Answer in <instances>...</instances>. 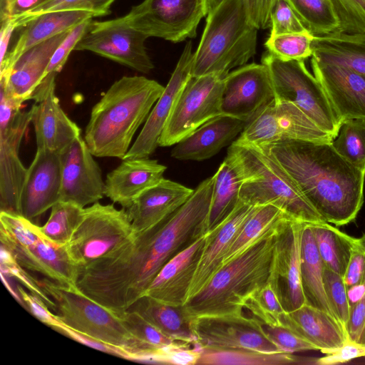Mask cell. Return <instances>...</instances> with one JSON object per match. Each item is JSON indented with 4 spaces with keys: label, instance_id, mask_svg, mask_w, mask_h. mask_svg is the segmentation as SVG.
<instances>
[{
    "label": "cell",
    "instance_id": "cell-1",
    "mask_svg": "<svg viewBox=\"0 0 365 365\" xmlns=\"http://www.w3.org/2000/svg\"><path fill=\"white\" fill-rule=\"evenodd\" d=\"M262 146L327 222L342 226L356 219L364 202L365 172L343 158L331 142L286 140Z\"/></svg>",
    "mask_w": 365,
    "mask_h": 365
},
{
    "label": "cell",
    "instance_id": "cell-2",
    "mask_svg": "<svg viewBox=\"0 0 365 365\" xmlns=\"http://www.w3.org/2000/svg\"><path fill=\"white\" fill-rule=\"evenodd\" d=\"M164 89L143 76L115 81L92 108L84 135L91 153L123 160Z\"/></svg>",
    "mask_w": 365,
    "mask_h": 365
},
{
    "label": "cell",
    "instance_id": "cell-3",
    "mask_svg": "<svg viewBox=\"0 0 365 365\" xmlns=\"http://www.w3.org/2000/svg\"><path fill=\"white\" fill-rule=\"evenodd\" d=\"M282 217L246 250L225 263L210 281L183 304L191 319L243 314L249 297L271 274L276 237Z\"/></svg>",
    "mask_w": 365,
    "mask_h": 365
},
{
    "label": "cell",
    "instance_id": "cell-4",
    "mask_svg": "<svg viewBox=\"0 0 365 365\" xmlns=\"http://www.w3.org/2000/svg\"><path fill=\"white\" fill-rule=\"evenodd\" d=\"M227 156L242 177L240 200L242 202L252 206L274 205L306 223L327 222L265 147L235 140Z\"/></svg>",
    "mask_w": 365,
    "mask_h": 365
},
{
    "label": "cell",
    "instance_id": "cell-5",
    "mask_svg": "<svg viewBox=\"0 0 365 365\" xmlns=\"http://www.w3.org/2000/svg\"><path fill=\"white\" fill-rule=\"evenodd\" d=\"M257 30L248 19L243 0H223L206 16L193 53L192 76L225 77L231 69L247 64L256 53Z\"/></svg>",
    "mask_w": 365,
    "mask_h": 365
},
{
    "label": "cell",
    "instance_id": "cell-6",
    "mask_svg": "<svg viewBox=\"0 0 365 365\" xmlns=\"http://www.w3.org/2000/svg\"><path fill=\"white\" fill-rule=\"evenodd\" d=\"M1 246L19 265L40 274L65 288L78 290V267L69 257L66 245L46 237L40 226L21 215L3 212L0 217Z\"/></svg>",
    "mask_w": 365,
    "mask_h": 365
},
{
    "label": "cell",
    "instance_id": "cell-7",
    "mask_svg": "<svg viewBox=\"0 0 365 365\" xmlns=\"http://www.w3.org/2000/svg\"><path fill=\"white\" fill-rule=\"evenodd\" d=\"M45 292L56 303L61 322L83 334L128 351L130 360L149 351L125 328L114 313L79 292L49 279H41Z\"/></svg>",
    "mask_w": 365,
    "mask_h": 365
},
{
    "label": "cell",
    "instance_id": "cell-8",
    "mask_svg": "<svg viewBox=\"0 0 365 365\" xmlns=\"http://www.w3.org/2000/svg\"><path fill=\"white\" fill-rule=\"evenodd\" d=\"M262 63L269 71L275 96L295 104L334 139L341 121L304 60L282 61L267 52Z\"/></svg>",
    "mask_w": 365,
    "mask_h": 365
},
{
    "label": "cell",
    "instance_id": "cell-9",
    "mask_svg": "<svg viewBox=\"0 0 365 365\" xmlns=\"http://www.w3.org/2000/svg\"><path fill=\"white\" fill-rule=\"evenodd\" d=\"M133 234L126 210L97 202L84 207L66 248L81 268L108 254Z\"/></svg>",
    "mask_w": 365,
    "mask_h": 365
},
{
    "label": "cell",
    "instance_id": "cell-10",
    "mask_svg": "<svg viewBox=\"0 0 365 365\" xmlns=\"http://www.w3.org/2000/svg\"><path fill=\"white\" fill-rule=\"evenodd\" d=\"M210 11V0H143L123 18L148 38L179 43L196 36L200 21Z\"/></svg>",
    "mask_w": 365,
    "mask_h": 365
},
{
    "label": "cell",
    "instance_id": "cell-11",
    "mask_svg": "<svg viewBox=\"0 0 365 365\" xmlns=\"http://www.w3.org/2000/svg\"><path fill=\"white\" fill-rule=\"evenodd\" d=\"M224 78L217 73L190 77L176 101L159 146L175 145L210 119L222 114Z\"/></svg>",
    "mask_w": 365,
    "mask_h": 365
},
{
    "label": "cell",
    "instance_id": "cell-12",
    "mask_svg": "<svg viewBox=\"0 0 365 365\" xmlns=\"http://www.w3.org/2000/svg\"><path fill=\"white\" fill-rule=\"evenodd\" d=\"M237 140L265 145L286 140L331 143L334 139L295 104L275 96L247 124Z\"/></svg>",
    "mask_w": 365,
    "mask_h": 365
},
{
    "label": "cell",
    "instance_id": "cell-13",
    "mask_svg": "<svg viewBox=\"0 0 365 365\" xmlns=\"http://www.w3.org/2000/svg\"><path fill=\"white\" fill-rule=\"evenodd\" d=\"M148 37L131 27L123 16L106 21H91L74 51H88L148 73L154 68L146 48Z\"/></svg>",
    "mask_w": 365,
    "mask_h": 365
},
{
    "label": "cell",
    "instance_id": "cell-14",
    "mask_svg": "<svg viewBox=\"0 0 365 365\" xmlns=\"http://www.w3.org/2000/svg\"><path fill=\"white\" fill-rule=\"evenodd\" d=\"M191 325L197 339L195 346L200 349L283 352L267 337L262 324L251 315L201 316L192 319Z\"/></svg>",
    "mask_w": 365,
    "mask_h": 365
},
{
    "label": "cell",
    "instance_id": "cell-15",
    "mask_svg": "<svg viewBox=\"0 0 365 365\" xmlns=\"http://www.w3.org/2000/svg\"><path fill=\"white\" fill-rule=\"evenodd\" d=\"M32 121V109L0 112V210L21 213L20 196L27 168L19 158L22 139Z\"/></svg>",
    "mask_w": 365,
    "mask_h": 365
},
{
    "label": "cell",
    "instance_id": "cell-16",
    "mask_svg": "<svg viewBox=\"0 0 365 365\" xmlns=\"http://www.w3.org/2000/svg\"><path fill=\"white\" fill-rule=\"evenodd\" d=\"M223 81L222 113L247 123L275 98L269 71L262 63L238 67Z\"/></svg>",
    "mask_w": 365,
    "mask_h": 365
},
{
    "label": "cell",
    "instance_id": "cell-17",
    "mask_svg": "<svg viewBox=\"0 0 365 365\" xmlns=\"http://www.w3.org/2000/svg\"><path fill=\"white\" fill-rule=\"evenodd\" d=\"M305 223L287 217L276 237L270 277L277 286L285 312L306 304L301 282V242Z\"/></svg>",
    "mask_w": 365,
    "mask_h": 365
},
{
    "label": "cell",
    "instance_id": "cell-18",
    "mask_svg": "<svg viewBox=\"0 0 365 365\" xmlns=\"http://www.w3.org/2000/svg\"><path fill=\"white\" fill-rule=\"evenodd\" d=\"M60 155L61 185L58 201L85 207L101 200L105 196V181L84 138L78 137Z\"/></svg>",
    "mask_w": 365,
    "mask_h": 365
},
{
    "label": "cell",
    "instance_id": "cell-19",
    "mask_svg": "<svg viewBox=\"0 0 365 365\" xmlns=\"http://www.w3.org/2000/svg\"><path fill=\"white\" fill-rule=\"evenodd\" d=\"M191 41L185 44L162 95L153 107L141 131L123 159L149 158L159 146L160 138L176 101L192 76L194 53Z\"/></svg>",
    "mask_w": 365,
    "mask_h": 365
},
{
    "label": "cell",
    "instance_id": "cell-20",
    "mask_svg": "<svg viewBox=\"0 0 365 365\" xmlns=\"http://www.w3.org/2000/svg\"><path fill=\"white\" fill-rule=\"evenodd\" d=\"M61 185L60 153L37 149L21 187V215L34 222L59 200Z\"/></svg>",
    "mask_w": 365,
    "mask_h": 365
},
{
    "label": "cell",
    "instance_id": "cell-21",
    "mask_svg": "<svg viewBox=\"0 0 365 365\" xmlns=\"http://www.w3.org/2000/svg\"><path fill=\"white\" fill-rule=\"evenodd\" d=\"M314 76L342 122L365 118V76L347 67L311 56Z\"/></svg>",
    "mask_w": 365,
    "mask_h": 365
},
{
    "label": "cell",
    "instance_id": "cell-22",
    "mask_svg": "<svg viewBox=\"0 0 365 365\" xmlns=\"http://www.w3.org/2000/svg\"><path fill=\"white\" fill-rule=\"evenodd\" d=\"M32 109V121L37 149L61 153L81 135L79 127L61 108L56 95V81L36 93Z\"/></svg>",
    "mask_w": 365,
    "mask_h": 365
},
{
    "label": "cell",
    "instance_id": "cell-23",
    "mask_svg": "<svg viewBox=\"0 0 365 365\" xmlns=\"http://www.w3.org/2000/svg\"><path fill=\"white\" fill-rule=\"evenodd\" d=\"M256 207L239 200L231 214L216 228L206 234L203 252L187 299L197 293L222 267L226 254Z\"/></svg>",
    "mask_w": 365,
    "mask_h": 365
},
{
    "label": "cell",
    "instance_id": "cell-24",
    "mask_svg": "<svg viewBox=\"0 0 365 365\" xmlns=\"http://www.w3.org/2000/svg\"><path fill=\"white\" fill-rule=\"evenodd\" d=\"M206 235L169 260L155 276L145 295L175 306L185 304L203 252Z\"/></svg>",
    "mask_w": 365,
    "mask_h": 365
},
{
    "label": "cell",
    "instance_id": "cell-25",
    "mask_svg": "<svg viewBox=\"0 0 365 365\" xmlns=\"http://www.w3.org/2000/svg\"><path fill=\"white\" fill-rule=\"evenodd\" d=\"M193 192L192 189L165 178L145 190L125 208L133 233L150 229L169 217Z\"/></svg>",
    "mask_w": 365,
    "mask_h": 365
},
{
    "label": "cell",
    "instance_id": "cell-26",
    "mask_svg": "<svg viewBox=\"0 0 365 365\" xmlns=\"http://www.w3.org/2000/svg\"><path fill=\"white\" fill-rule=\"evenodd\" d=\"M247 122L226 114L214 117L175 144L171 156L180 160L202 161L219 153L243 131Z\"/></svg>",
    "mask_w": 365,
    "mask_h": 365
},
{
    "label": "cell",
    "instance_id": "cell-27",
    "mask_svg": "<svg viewBox=\"0 0 365 365\" xmlns=\"http://www.w3.org/2000/svg\"><path fill=\"white\" fill-rule=\"evenodd\" d=\"M166 168L149 158L123 159L107 174L105 196L125 209L142 192L159 183Z\"/></svg>",
    "mask_w": 365,
    "mask_h": 365
},
{
    "label": "cell",
    "instance_id": "cell-28",
    "mask_svg": "<svg viewBox=\"0 0 365 365\" xmlns=\"http://www.w3.org/2000/svg\"><path fill=\"white\" fill-rule=\"evenodd\" d=\"M93 17L86 11H59L45 13L31 19L20 27L22 29L17 40L0 63V76L8 73L30 48Z\"/></svg>",
    "mask_w": 365,
    "mask_h": 365
},
{
    "label": "cell",
    "instance_id": "cell-29",
    "mask_svg": "<svg viewBox=\"0 0 365 365\" xmlns=\"http://www.w3.org/2000/svg\"><path fill=\"white\" fill-rule=\"evenodd\" d=\"M280 324L325 354L339 348L349 339L345 329L334 317L307 304L285 312Z\"/></svg>",
    "mask_w": 365,
    "mask_h": 365
},
{
    "label": "cell",
    "instance_id": "cell-30",
    "mask_svg": "<svg viewBox=\"0 0 365 365\" xmlns=\"http://www.w3.org/2000/svg\"><path fill=\"white\" fill-rule=\"evenodd\" d=\"M69 31L49 38L25 52L8 73L0 76V87L11 96L21 98L24 102L31 100L34 91L43 78L54 51Z\"/></svg>",
    "mask_w": 365,
    "mask_h": 365
},
{
    "label": "cell",
    "instance_id": "cell-31",
    "mask_svg": "<svg viewBox=\"0 0 365 365\" xmlns=\"http://www.w3.org/2000/svg\"><path fill=\"white\" fill-rule=\"evenodd\" d=\"M126 310L135 312L171 339L195 345L192 319L182 306L158 301L148 295L138 299Z\"/></svg>",
    "mask_w": 365,
    "mask_h": 365
},
{
    "label": "cell",
    "instance_id": "cell-32",
    "mask_svg": "<svg viewBox=\"0 0 365 365\" xmlns=\"http://www.w3.org/2000/svg\"><path fill=\"white\" fill-rule=\"evenodd\" d=\"M312 56L320 61L341 65L365 76V34L334 31L314 36Z\"/></svg>",
    "mask_w": 365,
    "mask_h": 365
},
{
    "label": "cell",
    "instance_id": "cell-33",
    "mask_svg": "<svg viewBox=\"0 0 365 365\" xmlns=\"http://www.w3.org/2000/svg\"><path fill=\"white\" fill-rule=\"evenodd\" d=\"M324 266L311 225L305 223L301 242V282L306 304L334 317L324 288Z\"/></svg>",
    "mask_w": 365,
    "mask_h": 365
},
{
    "label": "cell",
    "instance_id": "cell-34",
    "mask_svg": "<svg viewBox=\"0 0 365 365\" xmlns=\"http://www.w3.org/2000/svg\"><path fill=\"white\" fill-rule=\"evenodd\" d=\"M213 176V190L207 220V233L221 224L234 210L240 200L242 177L227 157Z\"/></svg>",
    "mask_w": 365,
    "mask_h": 365
},
{
    "label": "cell",
    "instance_id": "cell-35",
    "mask_svg": "<svg viewBox=\"0 0 365 365\" xmlns=\"http://www.w3.org/2000/svg\"><path fill=\"white\" fill-rule=\"evenodd\" d=\"M310 225L324 265L344 277L354 237L328 222Z\"/></svg>",
    "mask_w": 365,
    "mask_h": 365
},
{
    "label": "cell",
    "instance_id": "cell-36",
    "mask_svg": "<svg viewBox=\"0 0 365 365\" xmlns=\"http://www.w3.org/2000/svg\"><path fill=\"white\" fill-rule=\"evenodd\" d=\"M197 364L283 365L299 364L300 359L289 352L266 353L247 349H200Z\"/></svg>",
    "mask_w": 365,
    "mask_h": 365
},
{
    "label": "cell",
    "instance_id": "cell-37",
    "mask_svg": "<svg viewBox=\"0 0 365 365\" xmlns=\"http://www.w3.org/2000/svg\"><path fill=\"white\" fill-rule=\"evenodd\" d=\"M304 27L314 36L339 30V19L331 0H285Z\"/></svg>",
    "mask_w": 365,
    "mask_h": 365
},
{
    "label": "cell",
    "instance_id": "cell-38",
    "mask_svg": "<svg viewBox=\"0 0 365 365\" xmlns=\"http://www.w3.org/2000/svg\"><path fill=\"white\" fill-rule=\"evenodd\" d=\"M286 215H288L274 205L257 206L231 245L222 264L242 252Z\"/></svg>",
    "mask_w": 365,
    "mask_h": 365
},
{
    "label": "cell",
    "instance_id": "cell-39",
    "mask_svg": "<svg viewBox=\"0 0 365 365\" xmlns=\"http://www.w3.org/2000/svg\"><path fill=\"white\" fill-rule=\"evenodd\" d=\"M331 144L343 158L365 172V118L343 120Z\"/></svg>",
    "mask_w": 365,
    "mask_h": 365
},
{
    "label": "cell",
    "instance_id": "cell-40",
    "mask_svg": "<svg viewBox=\"0 0 365 365\" xmlns=\"http://www.w3.org/2000/svg\"><path fill=\"white\" fill-rule=\"evenodd\" d=\"M46 222L40 230L53 242L66 245L82 216L84 207L75 203L58 201L51 208Z\"/></svg>",
    "mask_w": 365,
    "mask_h": 365
},
{
    "label": "cell",
    "instance_id": "cell-41",
    "mask_svg": "<svg viewBox=\"0 0 365 365\" xmlns=\"http://www.w3.org/2000/svg\"><path fill=\"white\" fill-rule=\"evenodd\" d=\"M262 324L280 326V318L285 312L277 286L270 277L255 290L246 301L244 307Z\"/></svg>",
    "mask_w": 365,
    "mask_h": 365
},
{
    "label": "cell",
    "instance_id": "cell-42",
    "mask_svg": "<svg viewBox=\"0 0 365 365\" xmlns=\"http://www.w3.org/2000/svg\"><path fill=\"white\" fill-rule=\"evenodd\" d=\"M314 36L309 31L269 35L264 43L267 51L282 61L306 60L312 56Z\"/></svg>",
    "mask_w": 365,
    "mask_h": 365
},
{
    "label": "cell",
    "instance_id": "cell-43",
    "mask_svg": "<svg viewBox=\"0 0 365 365\" xmlns=\"http://www.w3.org/2000/svg\"><path fill=\"white\" fill-rule=\"evenodd\" d=\"M115 0H48L34 9L13 19L16 29L31 19L45 13L59 11H82L92 14L94 17L110 14L111 5Z\"/></svg>",
    "mask_w": 365,
    "mask_h": 365
},
{
    "label": "cell",
    "instance_id": "cell-44",
    "mask_svg": "<svg viewBox=\"0 0 365 365\" xmlns=\"http://www.w3.org/2000/svg\"><path fill=\"white\" fill-rule=\"evenodd\" d=\"M191 344L174 341L173 343L140 354L135 361L176 365L197 364L200 357V348Z\"/></svg>",
    "mask_w": 365,
    "mask_h": 365
},
{
    "label": "cell",
    "instance_id": "cell-45",
    "mask_svg": "<svg viewBox=\"0 0 365 365\" xmlns=\"http://www.w3.org/2000/svg\"><path fill=\"white\" fill-rule=\"evenodd\" d=\"M115 315L119 317L128 331L149 351L175 341L135 312L125 310Z\"/></svg>",
    "mask_w": 365,
    "mask_h": 365
},
{
    "label": "cell",
    "instance_id": "cell-46",
    "mask_svg": "<svg viewBox=\"0 0 365 365\" xmlns=\"http://www.w3.org/2000/svg\"><path fill=\"white\" fill-rule=\"evenodd\" d=\"M323 282L326 296L333 314L346 331L350 305L344 278L324 266Z\"/></svg>",
    "mask_w": 365,
    "mask_h": 365
},
{
    "label": "cell",
    "instance_id": "cell-47",
    "mask_svg": "<svg viewBox=\"0 0 365 365\" xmlns=\"http://www.w3.org/2000/svg\"><path fill=\"white\" fill-rule=\"evenodd\" d=\"M1 274L16 279L30 292L43 300L56 314L57 305L53 299L45 292L41 279L29 274L26 269L18 264L14 256L5 247L1 246Z\"/></svg>",
    "mask_w": 365,
    "mask_h": 365
},
{
    "label": "cell",
    "instance_id": "cell-48",
    "mask_svg": "<svg viewBox=\"0 0 365 365\" xmlns=\"http://www.w3.org/2000/svg\"><path fill=\"white\" fill-rule=\"evenodd\" d=\"M339 19V31L365 34V0H331Z\"/></svg>",
    "mask_w": 365,
    "mask_h": 365
},
{
    "label": "cell",
    "instance_id": "cell-49",
    "mask_svg": "<svg viewBox=\"0 0 365 365\" xmlns=\"http://www.w3.org/2000/svg\"><path fill=\"white\" fill-rule=\"evenodd\" d=\"M264 333L281 351L294 353L318 350L317 347L287 327L262 324Z\"/></svg>",
    "mask_w": 365,
    "mask_h": 365
},
{
    "label": "cell",
    "instance_id": "cell-50",
    "mask_svg": "<svg viewBox=\"0 0 365 365\" xmlns=\"http://www.w3.org/2000/svg\"><path fill=\"white\" fill-rule=\"evenodd\" d=\"M92 19L86 20L71 29L54 51L43 78L48 74H58L66 64L72 51L87 30ZM43 80V79H42Z\"/></svg>",
    "mask_w": 365,
    "mask_h": 365
},
{
    "label": "cell",
    "instance_id": "cell-51",
    "mask_svg": "<svg viewBox=\"0 0 365 365\" xmlns=\"http://www.w3.org/2000/svg\"><path fill=\"white\" fill-rule=\"evenodd\" d=\"M269 35L306 31L300 19L285 0H278L270 14Z\"/></svg>",
    "mask_w": 365,
    "mask_h": 365
},
{
    "label": "cell",
    "instance_id": "cell-52",
    "mask_svg": "<svg viewBox=\"0 0 365 365\" xmlns=\"http://www.w3.org/2000/svg\"><path fill=\"white\" fill-rule=\"evenodd\" d=\"M343 278L346 288L358 285L365 290V234L359 238L354 237Z\"/></svg>",
    "mask_w": 365,
    "mask_h": 365
},
{
    "label": "cell",
    "instance_id": "cell-53",
    "mask_svg": "<svg viewBox=\"0 0 365 365\" xmlns=\"http://www.w3.org/2000/svg\"><path fill=\"white\" fill-rule=\"evenodd\" d=\"M17 292L20 295L24 306L42 323L51 327L53 329L62 324L46 304L40 298L26 292L21 286L17 285Z\"/></svg>",
    "mask_w": 365,
    "mask_h": 365
},
{
    "label": "cell",
    "instance_id": "cell-54",
    "mask_svg": "<svg viewBox=\"0 0 365 365\" xmlns=\"http://www.w3.org/2000/svg\"><path fill=\"white\" fill-rule=\"evenodd\" d=\"M364 356L365 344L348 339L339 348L317 359L315 364L319 365H334Z\"/></svg>",
    "mask_w": 365,
    "mask_h": 365
},
{
    "label": "cell",
    "instance_id": "cell-55",
    "mask_svg": "<svg viewBox=\"0 0 365 365\" xmlns=\"http://www.w3.org/2000/svg\"><path fill=\"white\" fill-rule=\"evenodd\" d=\"M53 329L72 339L73 340H75L81 344H83L93 349L103 351L105 353L113 354L123 359L129 360H130L131 359V355L128 351L119 348L118 346L104 343L103 341H101L85 334H83L63 325V324L59 327L54 328Z\"/></svg>",
    "mask_w": 365,
    "mask_h": 365
},
{
    "label": "cell",
    "instance_id": "cell-56",
    "mask_svg": "<svg viewBox=\"0 0 365 365\" xmlns=\"http://www.w3.org/2000/svg\"><path fill=\"white\" fill-rule=\"evenodd\" d=\"M278 0H243L250 22L257 29L269 27L270 14Z\"/></svg>",
    "mask_w": 365,
    "mask_h": 365
},
{
    "label": "cell",
    "instance_id": "cell-57",
    "mask_svg": "<svg viewBox=\"0 0 365 365\" xmlns=\"http://www.w3.org/2000/svg\"><path fill=\"white\" fill-rule=\"evenodd\" d=\"M365 329V292L362 297L350 306L346 331L348 339L359 342Z\"/></svg>",
    "mask_w": 365,
    "mask_h": 365
},
{
    "label": "cell",
    "instance_id": "cell-58",
    "mask_svg": "<svg viewBox=\"0 0 365 365\" xmlns=\"http://www.w3.org/2000/svg\"><path fill=\"white\" fill-rule=\"evenodd\" d=\"M48 0H0V19H16Z\"/></svg>",
    "mask_w": 365,
    "mask_h": 365
},
{
    "label": "cell",
    "instance_id": "cell-59",
    "mask_svg": "<svg viewBox=\"0 0 365 365\" xmlns=\"http://www.w3.org/2000/svg\"><path fill=\"white\" fill-rule=\"evenodd\" d=\"M15 29H16V27L13 19L1 21L0 63L4 61L8 53L9 43Z\"/></svg>",
    "mask_w": 365,
    "mask_h": 365
},
{
    "label": "cell",
    "instance_id": "cell-60",
    "mask_svg": "<svg viewBox=\"0 0 365 365\" xmlns=\"http://www.w3.org/2000/svg\"><path fill=\"white\" fill-rule=\"evenodd\" d=\"M223 0H210V10L215 6H217L220 3H221Z\"/></svg>",
    "mask_w": 365,
    "mask_h": 365
},
{
    "label": "cell",
    "instance_id": "cell-61",
    "mask_svg": "<svg viewBox=\"0 0 365 365\" xmlns=\"http://www.w3.org/2000/svg\"><path fill=\"white\" fill-rule=\"evenodd\" d=\"M359 343H362V344H365V329L362 334V336H361Z\"/></svg>",
    "mask_w": 365,
    "mask_h": 365
}]
</instances>
